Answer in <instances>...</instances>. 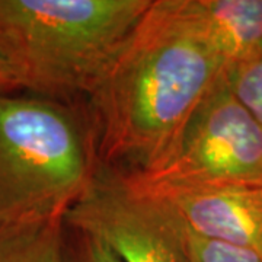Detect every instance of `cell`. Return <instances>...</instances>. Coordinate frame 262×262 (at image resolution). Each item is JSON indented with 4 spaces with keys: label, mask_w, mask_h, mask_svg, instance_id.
Returning a JSON list of instances; mask_svg holds the SVG:
<instances>
[{
    "label": "cell",
    "mask_w": 262,
    "mask_h": 262,
    "mask_svg": "<svg viewBox=\"0 0 262 262\" xmlns=\"http://www.w3.org/2000/svg\"><path fill=\"white\" fill-rule=\"evenodd\" d=\"M130 185L195 233L262 253V187Z\"/></svg>",
    "instance_id": "8992f818"
},
{
    "label": "cell",
    "mask_w": 262,
    "mask_h": 262,
    "mask_svg": "<svg viewBox=\"0 0 262 262\" xmlns=\"http://www.w3.org/2000/svg\"><path fill=\"white\" fill-rule=\"evenodd\" d=\"M64 223L102 241L120 262H189L173 215L102 165Z\"/></svg>",
    "instance_id": "5b68a950"
},
{
    "label": "cell",
    "mask_w": 262,
    "mask_h": 262,
    "mask_svg": "<svg viewBox=\"0 0 262 262\" xmlns=\"http://www.w3.org/2000/svg\"><path fill=\"white\" fill-rule=\"evenodd\" d=\"M225 69L153 0L86 95L99 165L160 168Z\"/></svg>",
    "instance_id": "6da1fadb"
},
{
    "label": "cell",
    "mask_w": 262,
    "mask_h": 262,
    "mask_svg": "<svg viewBox=\"0 0 262 262\" xmlns=\"http://www.w3.org/2000/svg\"><path fill=\"white\" fill-rule=\"evenodd\" d=\"M98 165L92 127L67 103L0 96V232L64 220Z\"/></svg>",
    "instance_id": "3957f363"
},
{
    "label": "cell",
    "mask_w": 262,
    "mask_h": 262,
    "mask_svg": "<svg viewBox=\"0 0 262 262\" xmlns=\"http://www.w3.org/2000/svg\"><path fill=\"white\" fill-rule=\"evenodd\" d=\"M159 5L225 67L262 39V0H159Z\"/></svg>",
    "instance_id": "52a82bcc"
},
{
    "label": "cell",
    "mask_w": 262,
    "mask_h": 262,
    "mask_svg": "<svg viewBox=\"0 0 262 262\" xmlns=\"http://www.w3.org/2000/svg\"><path fill=\"white\" fill-rule=\"evenodd\" d=\"M19 89L16 79L9 69L8 63L3 60V57L0 56V96L9 95L10 92Z\"/></svg>",
    "instance_id": "7c38bea8"
},
{
    "label": "cell",
    "mask_w": 262,
    "mask_h": 262,
    "mask_svg": "<svg viewBox=\"0 0 262 262\" xmlns=\"http://www.w3.org/2000/svg\"><path fill=\"white\" fill-rule=\"evenodd\" d=\"M153 0H0V56L19 88L67 103L89 94Z\"/></svg>",
    "instance_id": "7a4b0ae2"
},
{
    "label": "cell",
    "mask_w": 262,
    "mask_h": 262,
    "mask_svg": "<svg viewBox=\"0 0 262 262\" xmlns=\"http://www.w3.org/2000/svg\"><path fill=\"white\" fill-rule=\"evenodd\" d=\"M175 219V217H173ZM189 262H262V253L195 233L175 219Z\"/></svg>",
    "instance_id": "30bf717a"
},
{
    "label": "cell",
    "mask_w": 262,
    "mask_h": 262,
    "mask_svg": "<svg viewBox=\"0 0 262 262\" xmlns=\"http://www.w3.org/2000/svg\"><path fill=\"white\" fill-rule=\"evenodd\" d=\"M225 79L234 98L262 127V39L226 67Z\"/></svg>",
    "instance_id": "9c48e42d"
},
{
    "label": "cell",
    "mask_w": 262,
    "mask_h": 262,
    "mask_svg": "<svg viewBox=\"0 0 262 262\" xmlns=\"http://www.w3.org/2000/svg\"><path fill=\"white\" fill-rule=\"evenodd\" d=\"M73 232L72 242L64 245V262H120L117 255L98 237Z\"/></svg>",
    "instance_id": "8fae6325"
},
{
    "label": "cell",
    "mask_w": 262,
    "mask_h": 262,
    "mask_svg": "<svg viewBox=\"0 0 262 262\" xmlns=\"http://www.w3.org/2000/svg\"><path fill=\"white\" fill-rule=\"evenodd\" d=\"M64 220L0 232V262H64Z\"/></svg>",
    "instance_id": "ba28073f"
},
{
    "label": "cell",
    "mask_w": 262,
    "mask_h": 262,
    "mask_svg": "<svg viewBox=\"0 0 262 262\" xmlns=\"http://www.w3.org/2000/svg\"><path fill=\"white\" fill-rule=\"evenodd\" d=\"M136 185L262 187V127L230 92L225 72L198 106L166 162Z\"/></svg>",
    "instance_id": "277c9868"
}]
</instances>
